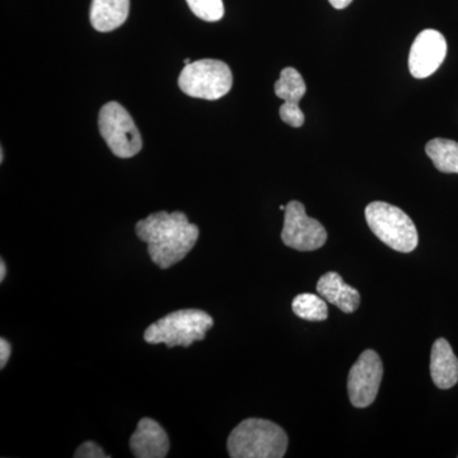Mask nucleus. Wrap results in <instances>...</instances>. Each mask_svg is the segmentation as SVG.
<instances>
[{
	"mask_svg": "<svg viewBox=\"0 0 458 458\" xmlns=\"http://www.w3.org/2000/svg\"><path fill=\"white\" fill-rule=\"evenodd\" d=\"M135 233L147 243L148 254L161 269L182 261L199 240L198 225L182 212H157L135 225Z\"/></svg>",
	"mask_w": 458,
	"mask_h": 458,
	"instance_id": "f257e3e1",
	"label": "nucleus"
},
{
	"mask_svg": "<svg viewBox=\"0 0 458 458\" xmlns=\"http://www.w3.org/2000/svg\"><path fill=\"white\" fill-rule=\"evenodd\" d=\"M288 448V436L276 423L250 418L229 434L227 450L232 458H282Z\"/></svg>",
	"mask_w": 458,
	"mask_h": 458,
	"instance_id": "f03ea898",
	"label": "nucleus"
},
{
	"mask_svg": "<svg viewBox=\"0 0 458 458\" xmlns=\"http://www.w3.org/2000/svg\"><path fill=\"white\" fill-rule=\"evenodd\" d=\"M213 325L212 316L201 310H180L148 327L144 340L148 344H165L167 348H189L195 342L204 340Z\"/></svg>",
	"mask_w": 458,
	"mask_h": 458,
	"instance_id": "7ed1b4c3",
	"label": "nucleus"
},
{
	"mask_svg": "<svg viewBox=\"0 0 458 458\" xmlns=\"http://www.w3.org/2000/svg\"><path fill=\"white\" fill-rule=\"evenodd\" d=\"M366 221L370 231L394 251L409 254L417 249V227L400 208L384 201H373L366 208Z\"/></svg>",
	"mask_w": 458,
	"mask_h": 458,
	"instance_id": "20e7f679",
	"label": "nucleus"
},
{
	"mask_svg": "<svg viewBox=\"0 0 458 458\" xmlns=\"http://www.w3.org/2000/svg\"><path fill=\"white\" fill-rule=\"evenodd\" d=\"M233 77L231 69L216 59H203L190 63L179 77V87L190 98L216 101L231 90Z\"/></svg>",
	"mask_w": 458,
	"mask_h": 458,
	"instance_id": "39448f33",
	"label": "nucleus"
},
{
	"mask_svg": "<svg viewBox=\"0 0 458 458\" xmlns=\"http://www.w3.org/2000/svg\"><path fill=\"white\" fill-rule=\"evenodd\" d=\"M98 128L111 152L119 158H131L143 147L140 132L134 120L119 102H108L102 106L99 111Z\"/></svg>",
	"mask_w": 458,
	"mask_h": 458,
	"instance_id": "423d86ee",
	"label": "nucleus"
},
{
	"mask_svg": "<svg viewBox=\"0 0 458 458\" xmlns=\"http://www.w3.org/2000/svg\"><path fill=\"white\" fill-rule=\"evenodd\" d=\"M285 207L283 243L297 251H316L321 249L327 241V232L324 225L318 219L307 216L306 208L300 201H289Z\"/></svg>",
	"mask_w": 458,
	"mask_h": 458,
	"instance_id": "0eeeda50",
	"label": "nucleus"
},
{
	"mask_svg": "<svg viewBox=\"0 0 458 458\" xmlns=\"http://www.w3.org/2000/svg\"><path fill=\"white\" fill-rule=\"evenodd\" d=\"M384 377L381 358L375 351H364L349 372L348 394L352 406L367 408L372 405Z\"/></svg>",
	"mask_w": 458,
	"mask_h": 458,
	"instance_id": "6e6552de",
	"label": "nucleus"
},
{
	"mask_svg": "<svg viewBox=\"0 0 458 458\" xmlns=\"http://www.w3.org/2000/svg\"><path fill=\"white\" fill-rule=\"evenodd\" d=\"M447 55V41L436 30H424L417 36L409 55V69L418 80L430 77L438 71Z\"/></svg>",
	"mask_w": 458,
	"mask_h": 458,
	"instance_id": "1a4fd4ad",
	"label": "nucleus"
},
{
	"mask_svg": "<svg viewBox=\"0 0 458 458\" xmlns=\"http://www.w3.org/2000/svg\"><path fill=\"white\" fill-rule=\"evenodd\" d=\"M131 450L137 458H164L170 451V439L161 424L143 418L131 437Z\"/></svg>",
	"mask_w": 458,
	"mask_h": 458,
	"instance_id": "9d476101",
	"label": "nucleus"
},
{
	"mask_svg": "<svg viewBox=\"0 0 458 458\" xmlns=\"http://www.w3.org/2000/svg\"><path fill=\"white\" fill-rule=\"evenodd\" d=\"M318 293L328 303L335 304L337 309L345 313L357 311L360 304V292L346 284L342 276L334 271H328L319 278Z\"/></svg>",
	"mask_w": 458,
	"mask_h": 458,
	"instance_id": "9b49d317",
	"label": "nucleus"
},
{
	"mask_svg": "<svg viewBox=\"0 0 458 458\" xmlns=\"http://www.w3.org/2000/svg\"><path fill=\"white\" fill-rule=\"evenodd\" d=\"M430 375L434 385L441 390H448L458 382V360L445 339H438L433 344Z\"/></svg>",
	"mask_w": 458,
	"mask_h": 458,
	"instance_id": "f8f14e48",
	"label": "nucleus"
},
{
	"mask_svg": "<svg viewBox=\"0 0 458 458\" xmlns=\"http://www.w3.org/2000/svg\"><path fill=\"white\" fill-rule=\"evenodd\" d=\"M131 0H92L89 20L98 32L119 29L129 17Z\"/></svg>",
	"mask_w": 458,
	"mask_h": 458,
	"instance_id": "ddd939ff",
	"label": "nucleus"
},
{
	"mask_svg": "<svg viewBox=\"0 0 458 458\" xmlns=\"http://www.w3.org/2000/svg\"><path fill=\"white\" fill-rule=\"evenodd\" d=\"M426 152L437 170L443 174H458L457 141L436 138L427 144Z\"/></svg>",
	"mask_w": 458,
	"mask_h": 458,
	"instance_id": "4468645a",
	"label": "nucleus"
},
{
	"mask_svg": "<svg viewBox=\"0 0 458 458\" xmlns=\"http://www.w3.org/2000/svg\"><path fill=\"white\" fill-rule=\"evenodd\" d=\"M274 89H276V95L289 105H300L301 99L304 98L307 92L302 75L292 66L283 69Z\"/></svg>",
	"mask_w": 458,
	"mask_h": 458,
	"instance_id": "2eb2a0df",
	"label": "nucleus"
},
{
	"mask_svg": "<svg viewBox=\"0 0 458 458\" xmlns=\"http://www.w3.org/2000/svg\"><path fill=\"white\" fill-rule=\"evenodd\" d=\"M292 309L298 318L306 321H325L328 316L327 301L321 295L312 293L297 295L292 303Z\"/></svg>",
	"mask_w": 458,
	"mask_h": 458,
	"instance_id": "dca6fc26",
	"label": "nucleus"
},
{
	"mask_svg": "<svg viewBox=\"0 0 458 458\" xmlns=\"http://www.w3.org/2000/svg\"><path fill=\"white\" fill-rule=\"evenodd\" d=\"M195 16L207 22H216L225 16L223 0H186Z\"/></svg>",
	"mask_w": 458,
	"mask_h": 458,
	"instance_id": "f3484780",
	"label": "nucleus"
},
{
	"mask_svg": "<svg viewBox=\"0 0 458 458\" xmlns=\"http://www.w3.org/2000/svg\"><path fill=\"white\" fill-rule=\"evenodd\" d=\"M280 119L293 128H301L304 123V114L300 105H282L279 108Z\"/></svg>",
	"mask_w": 458,
	"mask_h": 458,
	"instance_id": "a211bd4d",
	"label": "nucleus"
},
{
	"mask_svg": "<svg viewBox=\"0 0 458 458\" xmlns=\"http://www.w3.org/2000/svg\"><path fill=\"white\" fill-rule=\"evenodd\" d=\"M75 458H108V454L96 445L95 442H84L82 445L77 448L74 454Z\"/></svg>",
	"mask_w": 458,
	"mask_h": 458,
	"instance_id": "6ab92c4d",
	"label": "nucleus"
},
{
	"mask_svg": "<svg viewBox=\"0 0 458 458\" xmlns=\"http://www.w3.org/2000/svg\"><path fill=\"white\" fill-rule=\"evenodd\" d=\"M12 354L11 344L5 339H0V369H4Z\"/></svg>",
	"mask_w": 458,
	"mask_h": 458,
	"instance_id": "aec40b11",
	"label": "nucleus"
},
{
	"mask_svg": "<svg viewBox=\"0 0 458 458\" xmlns=\"http://www.w3.org/2000/svg\"><path fill=\"white\" fill-rule=\"evenodd\" d=\"M328 2L335 9H344L349 7L352 0H328Z\"/></svg>",
	"mask_w": 458,
	"mask_h": 458,
	"instance_id": "412c9836",
	"label": "nucleus"
},
{
	"mask_svg": "<svg viewBox=\"0 0 458 458\" xmlns=\"http://www.w3.org/2000/svg\"><path fill=\"white\" fill-rule=\"evenodd\" d=\"M5 276H7V267H5L4 260L0 261V283L5 279Z\"/></svg>",
	"mask_w": 458,
	"mask_h": 458,
	"instance_id": "4be33fe9",
	"label": "nucleus"
},
{
	"mask_svg": "<svg viewBox=\"0 0 458 458\" xmlns=\"http://www.w3.org/2000/svg\"><path fill=\"white\" fill-rule=\"evenodd\" d=\"M0 162H2L3 164V161H4V152H3V148H2V152H0Z\"/></svg>",
	"mask_w": 458,
	"mask_h": 458,
	"instance_id": "5701e85b",
	"label": "nucleus"
},
{
	"mask_svg": "<svg viewBox=\"0 0 458 458\" xmlns=\"http://www.w3.org/2000/svg\"><path fill=\"white\" fill-rule=\"evenodd\" d=\"M183 63H185L186 65L190 64V63H192L191 62V59H185L183 60Z\"/></svg>",
	"mask_w": 458,
	"mask_h": 458,
	"instance_id": "b1692460",
	"label": "nucleus"
}]
</instances>
